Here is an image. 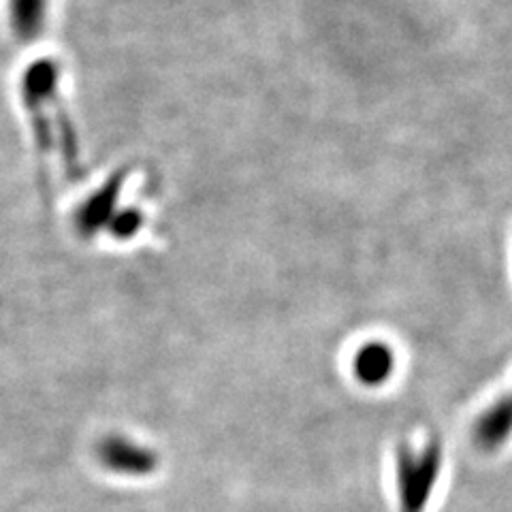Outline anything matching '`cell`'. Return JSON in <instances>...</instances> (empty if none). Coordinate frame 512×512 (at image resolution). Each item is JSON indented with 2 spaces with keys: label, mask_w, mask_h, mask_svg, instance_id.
<instances>
[{
  "label": "cell",
  "mask_w": 512,
  "mask_h": 512,
  "mask_svg": "<svg viewBox=\"0 0 512 512\" xmlns=\"http://www.w3.org/2000/svg\"><path fill=\"white\" fill-rule=\"evenodd\" d=\"M442 470V446L436 440L421 448L399 446L397 451V489L402 512H423L431 500Z\"/></svg>",
  "instance_id": "cell-1"
},
{
  "label": "cell",
  "mask_w": 512,
  "mask_h": 512,
  "mask_svg": "<svg viewBox=\"0 0 512 512\" xmlns=\"http://www.w3.org/2000/svg\"><path fill=\"white\" fill-rule=\"evenodd\" d=\"M99 459L118 474L143 476L156 470V455L146 446H139L122 436L107 438L99 446Z\"/></svg>",
  "instance_id": "cell-2"
},
{
  "label": "cell",
  "mask_w": 512,
  "mask_h": 512,
  "mask_svg": "<svg viewBox=\"0 0 512 512\" xmlns=\"http://www.w3.org/2000/svg\"><path fill=\"white\" fill-rule=\"evenodd\" d=\"M512 436V393L502 395L476 416L472 438L476 446L495 451Z\"/></svg>",
  "instance_id": "cell-3"
},
{
  "label": "cell",
  "mask_w": 512,
  "mask_h": 512,
  "mask_svg": "<svg viewBox=\"0 0 512 512\" xmlns=\"http://www.w3.org/2000/svg\"><path fill=\"white\" fill-rule=\"evenodd\" d=\"M395 372V352L384 342H367L352 357V374L367 387H378Z\"/></svg>",
  "instance_id": "cell-4"
},
{
  "label": "cell",
  "mask_w": 512,
  "mask_h": 512,
  "mask_svg": "<svg viewBox=\"0 0 512 512\" xmlns=\"http://www.w3.org/2000/svg\"><path fill=\"white\" fill-rule=\"evenodd\" d=\"M124 175H126L124 171L116 173L114 178L107 182V186L96 192V195L88 203H84L82 210H79L77 227H79V231H82V235H94L107 222L111 212H114V205L118 199V192L122 188Z\"/></svg>",
  "instance_id": "cell-5"
},
{
  "label": "cell",
  "mask_w": 512,
  "mask_h": 512,
  "mask_svg": "<svg viewBox=\"0 0 512 512\" xmlns=\"http://www.w3.org/2000/svg\"><path fill=\"white\" fill-rule=\"evenodd\" d=\"M47 0H9L15 37L24 43L35 41L45 22Z\"/></svg>",
  "instance_id": "cell-6"
},
{
  "label": "cell",
  "mask_w": 512,
  "mask_h": 512,
  "mask_svg": "<svg viewBox=\"0 0 512 512\" xmlns=\"http://www.w3.org/2000/svg\"><path fill=\"white\" fill-rule=\"evenodd\" d=\"M141 227V216L137 212H126L122 214L114 224H111V231L118 237H131Z\"/></svg>",
  "instance_id": "cell-7"
}]
</instances>
